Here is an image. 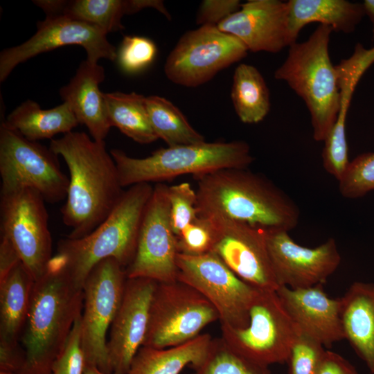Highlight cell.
Listing matches in <instances>:
<instances>
[{
    "mask_svg": "<svg viewBox=\"0 0 374 374\" xmlns=\"http://www.w3.org/2000/svg\"><path fill=\"white\" fill-rule=\"evenodd\" d=\"M1 193L29 188L44 201L55 204L66 198L69 179L62 171L57 155L17 131L0 125Z\"/></svg>",
    "mask_w": 374,
    "mask_h": 374,
    "instance_id": "9c48e42d",
    "label": "cell"
},
{
    "mask_svg": "<svg viewBox=\"0 0 374 374\" xmlns=\"http://www.w3.org/2000/svg\"><path fill=\"white\" fill-rule=\"evenodd\" d=\"M316 374H359L355 367L344 357L326 350Z\"/></svg>",
    "mask_w": 374,
    "mask_h": 374,
    "instance_id": "ab89813d",
    "label": "cell"
},
{
    "mask_svg": "<svg viewBox=\"0 0 374 374\" xmlns=\"http://www.w3.org/2000/svg\"><path fill=\"white\" fill-rule=\"evenodd\" d=\"M213 339L205 333L172 347L142 346L134 356L127 374H179L188 366L194 370L206 359Z\"/></svg>",
    "mask_w": 374,
    "mask_h": 374,
    "instance_id": "cb8c5ba5",
    "label": "cell"
},
{
    "mask_svg": "<svg viewBox=\"0 0 374 374\" xmlns=\"http://www.w3.org/2000/svg\"><path fill=\"white\" fill-rule=\"evenodd\" d=\"M215 228L212 251L240 278L261 290H276L265 229L222 218H210Z\"/></svg>",
    "mask_w": 374,
    "mask_h": 374,
    "instance_id": "e0dca14e",
    "label": "cell"
},
{
    "mask_svg": "<svg viewBox=\"0 0 374 374\" xmlns=\"http://www.w3.org/2000/svg\"><path fill=\"white\" fill-rule=\"evenodd\" d=\"M81 315L75 320L64 347L56 358L51 374H84L86 359L81 342Z\"/></svg>",
    "mask_w": 374,
    "mask_h": 374,
    "instance_id": "8d00e7d4",
    "label": "cell"
},
{
    "mask_svg": "<svg viewBox=\"0 0 374 374\" xmlns=\"http://www.w3.org/2000/svg\"><path fill=\"white\" fill-rule=\"evenodd\" d=\"M168 199L171 226L177 237L198 217L196 190L188 182L170 186Z\"/></svg>",
    "mask_w": 374,
    "mask_h": 374,
    "instance_id": "836d02e7",
    "label": "cell"
},
{
    "mask_svg": "<svg viewBox=\"0 0 374 374\" xmlns=\"http://www.w3.org/2000/svg\"><path fill=\"white\" fill-rule=\"evenodd\" d=\"M324 346L300 332L287 359L288 374H316L325 354Z\"/></svg>",
    "mask_w": 374,
    "mask_h": 374,
    "instance_id": "d590c367",
    "label": "cell"
},
{
    "mask_svg": "<svg viewBox=\"0 0 374 374\" xmlns=\"http://www.w3.org/2000/svg\"><path fill=\"white\" fill-rule=\"evenodd\" d=\"M46 15L64 16L96 26L107 34L124 29L125 15L134 13L132 0H36Z\"/></svg>",
    "mask_w": 374,
    "mask_h": 374,
    "instance_id": "484cf974",
    "label": "cell"
},
{
    "mask_svg": "<svg viewBox=\"0 0 374 374\" xmlns=\"http://www.w3.org/2000/svg\"><path fill=\"white\" fill-rule=\"evenodd\" d=\"M247 46L217 26L204 25L186 32L169 53L164 73L172 82L195 87L247 56Z\"/></svg>",
    "mask_w": 374,
    "mask_h": 374,
    "instance_id": "7c38bea8",
    "label": "cell"
},
{
    "mask_svg": "<svg viewBox=\"0 0 374 374\" xmlns=\"http://www.w3.org/2000/svg\"><path fill=\"white\" fill-rule=\"evenodd\" d=\"M265 236L278 286L298 289L322 285L340 265L341 256L332 238L310 248L295 242L286 231L265 229Z\"/></svg>",
    "mask_w": 374,
    "mask_h": 374,
    "instance_id": "2e32d148",
    "label": "cell"
},
{
    "mask_svg": "<svg viewBox=\"0 0 374 374\" xmlns=\"http://www.w3.org/2000/svg\"><path fill=\"white\" fill-rule=\"evenodd\" d=\"M45 202L29 188L1 193V236L10 240L35 281L43 276L53 256Z\"/></svg>",
    "mask_w": 374,
    "mask_h": 374,
    "instance_id": "4fadbf2b",
    "label": "cell"
},
{
    "mask_svg": "<svg viewBox=\"0 0 374 374\" xmlns=\"http://www.w3.org/2000/svg\"><path fill=\"white\" fill-rule=\"evenodd\" d=\"M193 177L198 216L287 232L299 224L300 211L293 199L247 168H223Z\"/></svg>",
    "mask_w": 374,
    "mask_h": 374,
    "instance_id": "7a4b0ae2",
    "label": "cell"
},
{
    "mask_svg": "<svg viewBox=\"0 0 374 374\" xmlns=\"http://www.w3.org/2000/svg\"><path fill=\"white\" fill-rule=\"evenodd\" d=\"M287 3L290 31L294 43L308 24L317 22L348 34L355 30L366 15L362 3L346 0H290Z\"/></svg>",
    "mask_w": 374,
    "mask_h": 374,
    "instance_id": "603a6c76",
    "label": "cell"
},
{
    "mask_svg": "<svg viewBox=\"0 0 374 374\" xmlns=\"http://www.w3.org/2000/svg\"><path fill=\"white\" fill-rule=\"evenodd\" d=\"M157 53V46L150 39L125 35L117 51L116 60L123 71L134 74L147 69L154 60Z\"/></svg>",
    "mask_w": 374,
    "mask_h": 374,
    "instance_id": "d6a6232c",
    "label": "cell"
},
{
    "mask_svg": "<svg viewBox=\"0 0 374 374\" xmlns=\"http://www.w3.org/2000/svg\"><path fill=\"white\" fill-rule=\"evenodd\" d=\"M339 190L347 199L361 198L374 190V152H365L350 161L338 181Z\"/></svg>",
    "mask_w": 374,
    "mask_h": 374,
    "instance_id": "1f68e13d",
    "label": "cell"
},
{
    "mask_svg": "<svg viewBox=\"0 0 374 374\" xmlns=\"http://www.w3.org/2000/svg\"><path fill=\"white\" fill-rule=\"evenodd\" d=\"M25 351L18 342L0 340V374H17L25 362Z\"/></svg>",
    "mask_w": 374,
    "mask_h": 374,
    "instance_id": "f35d334b",
    "label": "cell"
},
{
    "mask_svg": "<svg viewBox=\"0 0 374 374\" xmlns=\"http://www.w3.org/2000/svg\"><path fill=\"white\" fill-rule=\"evenodd\" d=\"M34 283L33 277L22 262L0 282V340L19 341Z\"/></svg>",
    "mask_w": 374,
    "mask_h": 374,
    "instance_id": "4316f807",
    "label": "cell"
},
{
    "mask_svg": "<svg viewBox=\"0 0 374 374\" xmlns=\"http://www.w3.org/2000/svg\"><path fill=\"white\" fill-rule=\"evenodd\" d=\"M179 253L199 256L212 251L215 240V228L208 217L198 216L177 236Z\"/></svg>",
    "mask_w": 374,
    "mask_h": 374,
    "instance_id": "e575fe53",
    "label": "cell"
},
{
    "mask_svg": "<svg viewBox=\"0 0 374 374\" xmlns=\"http://www.w3.org/2000/svg\"><path fill=\"white\" fill-rule=\"evenodd\" d=\"M231 98L244 123L262 121L270 110L269 91L260 71L248 64H239L233 74Z\"/></svg>",
    "mask_w": 374,
    "mask_h": 374,
    "instance_id": "f1b7e54d",
    "label": "cell"
},
{
    "mask_svg": "<svg viewBox=\"0 0 374 374\" xmlns=\"http://www.w3.org/2000/svg\"><path fill=\"white\" fill-rule=\"evenodd\" d=\"M191 374H271L267 366L256 364L232 350L222 337L213 338L204 362Z\"/></svg>",
    "mask_w": 374,
    "mask_h": 374,
    "instance_id": "4dcf8cb0",
    "label": "cell"
},
{
    "mask_svg": "<svg viewBox=\"0 0 374 374\" xmlns=\"http://www.w3.org/2000/svg\"><path fill=\"white\" fill-rule=\"evenodd\" d=\"M365 15L374 24V0H364L362 3Z\"/></svg>",
    "mask_w": 374,
    "mask_h": 374,
    "instance_id": "b9f144b4",
    "label": "cell"
},
{
    "mask_svg": "<svg viewBox=\"0 0 374 374\" xmlns=\"http://www.w3.org/2000/svg\"><path fill=\"white\" fill-rule=\"evenodd\" d=\"M238 0H204L198 9L196 23L198 25L217 26L241 7Z\"/></svg>",
    "mask_w": 374,
    "mask_h": 374,
    "instance_id": "74e56055",
    "label": "cell"
},
{
    "mask_svg": "<svg viewBox=\"0 0 374 374\" xmlns=\"http://www.w3.org/2000/svg\"><path fill=\"white\" fill-rule=\"evenodd\" d=\"M21 262L20 256L9 239L1 236L0 242V282Z\"/></svg>",
    "mask_w": 374,
    "mask_h": 374,
    "instance_id": "60d3db41",
    "label": "cell"
},
{
    "mask_svg": "<svg viewBox=\"0 0 374 374\" xmlns=\"http://www.w3.org/2000/svg\"><path fill=\"white\" fill-rule=\"evenodd\" d=\"M125 268L114 258L98 262L83 285L81 342L86 365L112 374L107 334L120 308L125 283Z\"/></svg>",
    "mask_w": 374,
    "mask_h": 374,
    "instance_id": "30bf717a",
    "label": "cell"
},
{
    "mask_svg": "<svg viewBox=\"0 0 374 374\" xmlns=\"http://www.w3.org/2000/svg\"><path fill=\"white\" fill-rule=\"evenodd\" d=\"M169 186L157 183L142 218L136 253L125 269L127 278H146L159 283L177 280V240L170 222Z\"/></svg>",
    "mask_w": 374,
    "mask_h": 374,
    "instance_id": "5bb4252c",
    "label": "cell"
},
{
    "mask_svg": "<svg viewBox=\"0 0 374 374\" xmlns=\"http://www.w3.org/2000/svg\"><path fill=\"white\" fill-rule=\"evenodd\" d=\"M83 289L55 254L35 281L26 321L19 338L25 362L17 374H51L52 366L82 314Z\"/></svg>",
    "mask_w": 374,
    "mask_h": 374,
    "instance_id": "3957f363",
    "label": "cell"
},
{
    "mask_svg": "<svg viewBox=\"0 0 374 374\" xmlns=\"http://www.w3.org/2000/svg\"><path fill=\"white\" fill-rule=\"evenodd\" d=\"M84 374H106L100 370H98L97 368L90 366V365H86L85 369H84Z\"/></svg>",
    "mask_w": 374,
    "mask_h": 374,
    "instance_id": "7bdbcfd3",
    "label": "cell"
},
{
    "mask_svg": "<svg viewBox=\"0 0 374 374\" xmlns=\"http://www.w3.org/2000/svg\"><path fill=\"white\" fill-rule=\"evenodd\" d=\"M105 79L104 68L87 60L82 62L69 82L60 90L80 124L84 125L97 141H105L112 127L107 117L105 93L99 88Z\"/></svg>",
    "mask_w": 374,
    "mask_h": 374,
    "instance_id": "44dd1931",
    "label": "cell"
},
{
    "mask_svg": "<svg viewBox=\"0 0 374 374\" xmlns=\"http://www.w3.org/2000/svg\"><path fill=\"white\" fill-rule=\"evenodd\" d=\"M217 26L238 38L252 52L276 53L294 43L290 31L287 1H248Z\"/></svg>",
    "mask_w": 374,
    "mask_h": 374,
    "instance_id": "d6986e66",
    "label": "cell"
},
{
    "mask_svg": "<svg viewBox=\"0 0 374 374\" xmlns=\"http://www.w3.org/2000/svg\"><path fill=\"white\" fill-rule=\"evenodd\" d=\"M157 283L146 278H127L107 344L112 374H127L134 356L143 345Z\"/></svg>",
    "mask_w": 374,
    "mask_h": 374,
    "instance_id": "ac0fdd59",
    "label": "cell"
},
{
    "mask_svg": "<svg viewBox=\"0 0 374 374\" xmlns=\"http://www.w3.org/2000/svg\"><path fill=\"white\" fill-rule=\"evenodd\" d=\"M153 187L141 183L125 190L109 214L95 230L81 238L58 241L57 255L79 287L91 269L106 258H114L124 268L134 259L139 229Z\"/></svg>",
    "mask_w": 374,
    "mask_h": 374,
    "instance_id": "277c9868",
    "label": "cell"
},
{
    "mask_svg": "<svg viewBox=\"0 0 374 374\" xmlns=\"http://www.w3.org/2000/svg\"><path fill=\"white\" fill-rule=\"evenodd\" d=\"M3 122L33 141L52 139L60 133L66 134L80 124L67 103L63 102L55 107L43 109L31 100L17 107Z\"/></svg>",
    "mask_w": 374,
    "mask_h": 374,
    "instance_id": "d4e9b609",
    "label": "cell"
},
{
    "mask_svg": "<svg viewBox=\"0 0 374 374\" xmlns=\"http://www.w3.org/2000/svg\"><path fill=\"white\" fill-rule=\"evenodd\" d=\"M107 33L93 25L60 15H46L38 21L36 33L22 44L3 49L0 53V82H3L19 64L39 55L67 45H79L87 53V60L98 63L105 58L116 60L117 51L109 42Z\"/></svg>",
    "mask_w": 374,
    "mask_h": 374,
    "instance_id": "9a60e30c",
    "label": "cell"
},
{
    "mask_svg": "<svg viewBox=\"0 0 374 374\" xmlns=\"http://www.w3.org/2000/svg\"><path fill=\"white\" fill-rule=\"evenodd\" d=\"M177 280L193 287L216 309L221 326L243 328L258 291L240 278L213 251L199 256L179 253Z\"/></svg>",
    "mask_w": 374,
    "mask_h": 374,
    "instance_id": "8fae6325",
    "label": "cell"
},
{
    "mask_svg": "<svg viewBox=\"0 0 374 374\" xmlns=\"http://www.w3.org/2000/svg\"><path fill=\"white\" fill-rule=\"evenodd\" d=\"M146 105L155 134L169 147L206 141L204 136L190 125L182 112L165 98L148 96Z\"/></svg>",
    "mask_w": 374,
    "mask_h": 374,
    "instance_id": "f546056e",
    "label": "cell"
},
{
    "mask_svg": "<svg viewBox=\"0 0 374 374\" xmlns=\"http://www.w3.org/2000/svg\"><path fill=\"white\" fill-rule=\"evenodd\" d=\"M49 148L63 158L69 172L61 208L62 222L71 229L66 237L83 238L106 220L124 192L116 163L105 141H95L84 132L72 131L52 139Z\"/></svg>",
    "mask_w": 374,
    "mask_h": 374,
    "instance_id": "6da1fadb",
    "label": "cell"
},
{
    "mask_svg": "<svg viewBox=\"0 0 374 374\" xmlns=\"http://www.w3.org/2000/svg\"><path fill=\"white\" fill-rule=\"evenodd\" d=\"M276 293L301 333L324 346L345 339L340 298L329 297L322 285L298 289L279 286Z\"/></svg>",
    "mask_w": 374,
    "mask_h": 374,
    "instance_id": "ffe728a7",
    "label": "cell"
},
{
    "mask_svg": "<svg viewBox=\"0 0 374 374\" xmlns=\"http://www.w3.org/2000/svg\"><path fill=\"white\" fill-rule=\"evenodd\" d=\"M107 117L111 127L141 144L158 139L150 123L146 97L132 92L105 93Z\"/></svg>",
    "mask_w": 374,
    "mask_h": 374,
    "instance_id": "83f0119b",
    "label": "cell"
},
{
    "mask_svg": "<svg viewBox=\"0 0 374 374\" xmlns=\"http://www.w3.org/2000/svg\"><path fill=\"white\" fill-rule=\"evenodd\" d=\"M217 320L216 309L193 287L179 280L157 282L143 346L166 348L184 344Z\"/></svg>",
    "mask_w": 374,
    "mask_h": 374,
    "instance_id": "ba28073f",
    "label": "cell"
},
{
    "mask_svg": "<svg viewBox=\"0 0 374 374\" xmlns=\"http://www.w3.org/2000/svg\"><path fill=\"white\" fill-rule=\"evenodd\" d=\"M123 188L141 183H161L190 174L199 175L223 168H247L253 161L250 147L243 141L203 142L160 148L144 158L112 149Z\"/></svg>",
    "mask_w": 374,
    "mask_h": 374,
    "instance_id": "8992f818",
    "label": "cell"
},
{
    "mask_svg": "<svg viewBox=\"0 0 374 374\" xmlns=\"http://www.w3.org/2000/svg\"><path fill=\"white\" fill-rule=\"evenodd\" d=\"M332 31L319 25L307 40L292 44L274 72V78L285 82L305 103L317 141H324L339 111L338 76L329 54Z\"/></svg>",
    "mask_w": 374,
    "mask_h": 374,
    "instance_id": "5b68a950",
    "label": "cell"
},
{
    "mask_svg": "<svg viewBox=\"0 0 374 374\" xmlns=\"http://www.w3.org/2000/svg\"><path fill=\"white\" fill-rule=\"evenodd\" d=\"M340 300L344 338L374 374V284L354 282Z\"/></svg>",
    "mask_w": 374,
    "mask_h": 374,
    "instance_id": "7402d4cb",
    "label": "cell"
},
{
    "mask_svg": "<svg viewBox=\"0 0 374 374\" xmlns=\"http://www.w3.org/2000/svg\"><path fill=\"white\" fill-rule=\"evenodd\" d=\"M221 337L235 352L268 367L287 362L300 334L276 293L258 290L249 309V322L243 328L221 326Z\"/></svg>",
    "mask_w": 374,
    "mask_h": 374,
    "instance_id": "52a82bcc",
    "label": "cell"
}]
</instances>
